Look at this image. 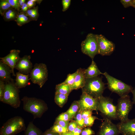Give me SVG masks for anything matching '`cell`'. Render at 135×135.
Returning <instances> with one entry per match:
<instances>
[{"instance_id":"cell-1","label":"cell","mask_w":135,"mask_h":135,"mask_svg":"<svg viewBox=\"0 0 135 135\" xmlns=\"http://www.w3.org/2000/svg\"><path fill=\"white\" fill-rule=\"evenodd\" d=\"M21 100L23 102L24 110L31 114L34 119L40 118L47 110V105L42 100L24 96Z\"/></svg>"},{"instance_id":"cell-2","label":"cell","mask_w":135,"mask_h":135,"mask_svg":"<svg viewBox=\"0 0 135 135\" xmlns=\"http://www.w3.org/2000/svg\"><path fill=\"white\" fill-rule=\"evenodd\" d=\"M105 88V84L102 82V78L98 76L86 78L82 90V92L93 98H98L102 96Z\"/></svg>"},{"instance_id":"cell-3","label":"cell","mask_w":135,"mask_h":135,"mask_svg":"<svg viewBox=\"0 0 135 135\" xmlns=\"http://www.w3.org/2000/svg\"><path fill=\"white\" fill-rule=\"evenodd\" d=\"M26 128L24 119L16 116L8 119L3 124L0 128V135H16L25 131Z\"/></svg>"},{"instance_id":"cell-4","label":"cell","mask_w":135,"mask_h":135,"mask_svg":"<svg viewBox=\"0 0 135 135\" xmlns=\"http://www.w3.org/2000/svg\"><path fill=\"white\" fill-rule=\"evenodd\" d=\"M5 89L2 102L17 108L21 103L20 89L16 85L14 80L5 82Z\"/></svg>"},{"instance_id":"cell-5","label":"cell","mask_w":135,"mask_h":135,"mask_svg":"<svg viewBox=\"0 0 135 135\" xmlns=\"http://www.w3.org/2000/svg\"><path fill=\"white\" fill-rule=\"evenodd\" d=\"M107 81V86L109 90L112 92L118 94L120 97L127 95L131 92L132 87L110 75L107 72L103 73Z\"/></svg>"},{"instance_id":"cell-6","label":"cell","mask_w":135,"mask_h":135,"mask_svg":"<svg viewBox=\"0 0 135 135\" xmlns=\"http://www.w3.org/2000/svg\"><path fill=\"white\" fill-rule=\"evenodd\" d=\"M98 99V110L100 112L103 118H107L111 120H118L116 106L113 104L112 100L103 96Z\"/></svg>"},{"instance_id":"cell-7","label":"cell","mask_w":135,"mask_h":135,"mask_svg":"<svg viewBox=\"0 0 135 135\" xmlns=\"http://www.w3.org/2000/svg\"><path fill=\"white\" fill-rule=\"evenodd\" d=\"M81 46L82 53L88 56L92 60L96 55L99 54L97 34L88 33L82 42Z\"/></svg>"},{"instance_id":"cell-8","label":"cell","mask_w":135,"mask_h":135,"mask_svg":"<svg viewBox=\"0 0 135 135\" xmlns=\"http://www.w3.org/2000/svg\"><path fill=\"white\" fill-rule=\"evenodd\" d=\"M32 82L38 84L40 88L44 85L48 79V71L46 65L44 63H36L29 74Z\"/></svg>"},{"instance_id":"cell-9","label":"cell","mask_w":135,"mask_h":135,"mask_svg":"<svg viewBox=\"0 0 135 135\" xmlns=\"http://www.w3.org/2000/svg\"><path fill=\"white\" fill-rule=\"evenodd\" d=\"M133 104L128 95L120 97L118 99L116 106L117 116L118 120L120 122H125L129 119L128 114Z\"/></svg>"},{"instance_id":"cell-10","label":"cell","mask_w":135,"mask_h":135,"mask_svg":"<svg viewBox=\"0 0 135 135\" xmlns=\"http://www.w3.org/2000/svg\"><path fill=\"white\" fill-rule=\"evenodd\" d=\"M80 110L82 111L86 110H98V98H93L86 93L82 92L80 99L78 100Z\"/></svg>"},{"instance_id":"cell-11","label":"cell","mask_w":135,"mask_h":135,"mask_svg":"<svg viewBox=\"0 0 135 135\" xmlns=\"http://www.w3.org/2000/svg\"><path fill=\"white\" fill-rule=\"evenodd\" d=\"M97 36L99 54L102 56L110 55L115 50L114 44L102 34H97Z\"/></svg>"},{"instance_id":"cell-12","label":"cell","mask_w":135,"mask_h":135,"mask_svg":"<svg viewBox=\"0 0 135 135\" xmlns=\"http://www.w3.org/2000/svg\"><path fill=\"white\" fill-rule=\"evenodd\" d=\"M103 118L104 121L100 125L97 135H118L120 134L117 124L108 118Z\"/></svg>"},{"instance_id":"cell-13","label":"cell","mask_w":135,"mask_h":135,"mask_svg":"<svg viewBox=\"0 0 135 135\" xmlns=\"http://www.w3.org/2000/svg\"><path fill=\"white\" fill-rule=\"evenodd\" d=\"M20 51L13 49L11 50L10 53L5 56L0 58V61L9 66L11 68L13 76H16L14 69L16 65L20 58L19 56Z\"/></svg>"},{"instance_id":"cell-14","label":"cell","mask_w":135,"mask_h":135,"mask_svg":"<svg viewBox=\"0 0 135 135\" xmlns=\"http://www.w3.org/2000/svg\"><path fill=\"white\" fill-rule=\"evenodd\" d=\"M30 55H26L20 58L16 65L14 68L23 74L27 75L30 73L32 69V64L30 59Z\"/></svg>"},{"instance_id":"cell-15","label":"cell","mask_w":135,"mask_h":135,"mask_svg":"<svg viewBox=\"0 0 135 135\" xmlns=\"http://www.w3.org/2000/svg\"><path fill=\"white\" fill-rule=\"evenodd\" d=\"M117 125L120 134L122 135H135V118L120 122Z\"/></svg>"},{"instance_id":"cell-16","label":"cell","mask_w":135,"mask_h":135,"mask_svg":"<svg viewBox=\"0 0 135 135\" xmlns=\"http://www.w3.org/2000/svg\"><path fill=\"white\" fill-rule=\"evenodd\" d=\"M85 69L80 68L76 70L74 82L71 87L72 90L82 88L84 86L86 81L84 76Z\"/></svg>"},{"instance_id":"cell-17","label":"cell","mask_w":135,"mask_h":135,"mask_svg":"<svg viewBox=\"0 0 135 135\" xmlns=\"http://www.w3.org/2000/svg\"><path fill=\"white\" fill-rule=\"evenodd\" d=\"M11 68L8 65L0 61V80L5 82L14 80L12 78Z\"/></svg>"},{"instance_id":"cell-18","label":"cell","mask_w":135,"mask_h":135,"mask_svg":"<svg viewBox=\"0 0 135 135\" xmlns=\"http://www.w3.org/2000/svg\"><path fill=\"white\" fill-rule=\"evenodd\" d=\"M103 73L100 72L98 69L96 63L93 60L88 68L85 69L84 76L86 78H92L98 76Z\"/></svg>"},{"instance_id":"cell-19","label":"cell","mask_w":135,"mask_h":135,"mask_svg":"<svg viewBox=\"0 0 135 135\" xmlns=\"http://www.w3.org/2000/svg\"><path fill=\"white\" fill-rule=\"evenodd\" d=\"M29 74L26 75L18 72L16 74L15 83L16 86L20 89L25 87L30 84L29 78Z\"/></svg>"},{"instance_id":"cell-20","label":"cell","mask_w":135,"mask_h":135,"mask_svg":"<svg viewBox=\"0 0 135 135\" xmlns=\"http://www.w3.org/2000/svg\"><path fill=\"white\" fill-rule=\"evenodd\" d=\"M41 130L33 124L32 122H29L24 132L25 135H42Z\"/></svg>"},{"instance_id":"cell-21","label":"cell","mask_w":135,"mask_h":135,"mask_svg":"<svg viewBox=\"0 0 135 135\" xmlns=\"http://www.w3.org/2000/svg\"><path fill=\"white\" fill-rule=\"evenodd\" d=\"M20 11L13 8L6 11L3 16L4 20L6 21L12 20L15 21Z\"/></svg>"},{"instance_id":"cell-22","label":"cell","mask_w":135,"mask_h":135,"mask_svg":"<svg viewBox=\"0 0 135 135\" xmlns=\"http://www.w3.org/2000/svg\"><path fill=\"white\" fill-rule=\"evenodd\" d=\"M72 91L70 86L62 82L56 86L55 93H60L68 96Z\"/></svg>"},{"instance_id":"cell-23","label":"cell","mask_w":135,"mask_h":135,"mask_svg":"<svg viewBox=\"0 0 135 135\" xmlns=\"http://www.w3.org/2000/svg\"><path fill=\"white\" fill-rule=\"evenodd\" d=\"M68 96L60 93H55L54 101L56 104L62 108L67 102Z\"/></svg>"},{"instance_id":"cell-24","label":"cell","mask_w":135,"mask_h":135,"mask_svg":"<svg viewBox=\"0 0 135 135\" xmlns=\"http://www.w3.org/2000/svg\"><path fill=\"white\" fill-rule=\"evenodd\" d=\"M15 21L18 26H21L29 22L31 20L25 13L20 12L18 13Z\"/></svg>"},{"instance_id":"cell-25","label":"cell","mask_w":135,"mask_h":135,"mask_svg":"<svg viewBox=\"0 0 135 135\" xmlns=\"http://www.w3.org/2000/svg\"><path fill=\"white\" fill-rule=\"evenodd\" d=\"M80 110V106L78 101H74L66 111L73 120Z\"/></svg>"},{"instance_id":"cell-26","label":"cell","mask_w":135,"mask_h":135,"mask_svg":"<svg viewBox=\"0 0 135 135\" xmlns=\"http://www.w3.org/2000/svg\"><path fill=\"white\" fill-rule=\"evenodd\" d=\"M25 13L29 18L31 21L37 20L39 16L38 6L29 8Z\"/></svg>"},{"instance_id":"cell-27","label":"cell","mask_w":135,"mask_h":135,"mask_svg":"<svg viewBox=\"0 0 135 135\" xmlns=\"http://www.w3.org/2000/svg\"><path fill=\"white\" fill-rule=\"evenodd\" d=\"M12 8L7 0H0V13L3 16L5 12Z\"/></svg>"},{"instance_id":"cell-28","label":"cell","mask_w":135,"mask_h":135,"mask_svg":"<svg viewBox=\"0 0 135 135\" xmlns=\"http://www.w3.org/2000/svg\"><path fill=\"white\" fill-rule=\"evenodd\" d=\"M50 129L52 132L58 134L60 135L67 132V130L59 124L55 123Z\"/></svg>"},{"instance_id":"cell-29","label":"cell","mask_w":135,"mask_h":135,"mask_svg":"<svg viewBox=\"0 0 135 135\" xmlns=\"http://www.w3.org/2000/svg\"><path fill=\"white\" fill-rule=\"evenodd\" d=\"M97 119H98L97 117L92 115L87 117L84 120V127L92 126L95 120Z\"/></svg>"},{"instance_id":"cell-30","label":"cell","mask_w":135,"mask_h":135,"mask_svg":"<svg viewBox=\"0 0 135 135\" xmlns=\"http://www.w3.org/2000/svg\"><path fill=\"white\" fill-rule=\"evenodd\" d=\"M76 73V71L72 74H68L67 75L66 78L62 83L70 86L71 87L74 83Z\"/></svg>"},{"instance_id":"cell-31","label":"cell","mask_w":135,"mask_h":135,"mask_svg":"<svg viewBox=\"0 0 135 135\" xmlns=\"http://www.w3.org/2000/svg\"><path fill=\"white\" fill-rule=\"evenodd\" d=\"M82 111L79 110L74 118L78 126L84 128V120L82 116Z\"/></svg>"},{"instance_id":"cell-32","label":"cell","mask_w":135,"mask_h":135,"mask_svg":"<svg viewBox=\"0 0 135 135\" xmlns=\"http://www.w3.org/2000/svg\"><path fill=\"white\" fill-rule=\"evenodd\" d=\"M72 120L69 114L66 112L60 114L56 118L55 120H62L69 121Z\"/></svg>"},{"instance_id":"cell-33","label":"cell","mask_w":135,"mask_h":135,"mask_svg":"<svg viewBox=\"0 0 135 135\" xmlns=\"http://www.w3.org/2000/svg\"><path fill=\"white\" fill-rule=\"evenodd\" d=\"M12 7L20 12L21 8L19 3V0H7Z\"/></svg>"},{"instance_id":"cell-34","label":"cell","mask_w":135,"mask_h":135,"mask_svg":"<svg viewBox=\"0 0 135 135\" xmlns=\"http://www.w3.org/2000/svg\"><path fill=\"white\" fill-rule=\"evenodd\" d=\"M5 89V82L0 80V101L2 102Z\"/></svg>"},{"instance_id":"cell-35","label":"cell","mask_w":135,"mask_h":135,"mask_svg":"<svg viewBox=\"0 0 135 135\" xmlns=\"http://www.w3.org/2000/svg\"><path fill=\"white\" fill-rule=\"evenodd\" d=\"M78 126L74 120H72L69 123L68 128L67 132H72Z\"/></svg>"},{"instance_id":"cell-36","label":"cell","mask_w":135,"mask_h":135,"mask_svg":"<svg viewBox=\"0 0 135 135\" xmlns=\"http://www.w3.org/2000/svg\"><path fill=\"white\" fill-rule=\"evenodd\" d=\"M69 122V121L58 120H55L54 123L59 124L67 131L68 128Z\"/></svg>"},{"instance_id":"cell-37","label":"cell","mask_w":135,"mask_h":135,"mask_svg":"<svg viewBox=\"0 0 135 135\" xmlns=\"http://www.w3.org/2000/svg\"><path fill=\"white\" fill-rule=\"evenodd\" d=\"M95 134L94 132L90 127L83 129L80 135H93Z\"/></svg>"},{"instance_id":"cell-38","label":"cell","mask_w":135,"mask_h":135,"mask_svg":"<svg viewBox=\"0 0 135 135\" xmlns=\"http://www.w3.org/2000/svg\"><path fill=\"white\" fill-rule=\"evenodd\" d=\"M71 2L70 0H62L63 12L66 11L69 8L70 4Z\"/></svg>"},{"instance_id":"cell-39","label":"cell","mask_w":135,"mask_h":135,"mask_svg":"<svg viewBox=\"0 0 135 135\" xmlns=\"http://www.w3.org/2000/svg\"><path fill=\"white\" fill-rule=\"evenodd\" d=\"M133 0H120V2L124 7L126 8L132 6Z\"/></svg>"},{"instance_id":"cell-40","label":"cell","mask_w":135,"mask_h":135,"mask_svg":"<svg viewBox=\"0 0 135 135\" xmlns=\"http://www.w3.org/2000/svg\"><path fill=\"white\" fill-rule=\"evenodd\" d=\"M92 111L93 110H90L82 111V115L83 119L84 120L87 117L92 115Z\"/></svg>"},{"instance_id":"cell-41","label":"cell","mask_w":135,"mask_h":135,"mask_svg":"<svg viewBox=\"0 0 135 135\" xmlns=\"http://www.w3.org/2000/svg\"><path fill=\"white\" fill-rule=\"evenodd\" d=\"M83 128L78 126L72 133L74 135H80Z\"/></svg>"},{"instance_id":"cell-42","label":"cell","mask_w":135,"mask_h":135,"mask_svg":"<svg viewBox=\"0 0 135 135\" xmlns=\"http://www.w3.org/2000/svg\"><path fill=\"white\" fill-rule=\"evenodd\" d=\"M42 135H60L54 132L51 131L50 129L46 130L42 133Z\"/></svg>"},{"instance_id":"cell-43","label":"cell","mask_w":135,"mask_h":135,"mask_svg":"<svg viewBox=\"0 0 135 135\" xmlns=\"http://www.w3.org/2000/svg\"><path fill=\"white\" fill-rule=\"evenodd\" d=\"M36 2L32 0H29L27 1L26 4L29 8H32L35 7Z\"/></svg>"},{"instance_id":"cell-44","label":"cell","mask_w":135,"mask_h":135,"mask_svg":"<svg viewBox=\"0 0 135 135\" xmlns=\"http://www.w3.org/2000/svg\"><path fill=\"white\" fill-rule=\"evenodd\" d=\"M28 9L26 3H25L21 8L20 12L26 13Z\"/></svg>"},{"instance_id":"cell-45","label":"cell","mask_w":135,"mask_h":135,"mask_svg":"<svg viewBox=\"0 0 135 135\" xmlns=\"http://www.w3.org/2000/svg\"><path fill=\"white\" fill-rule=\"evenodd\" d=\"M131 92L133 95L132 102L135 105V88L132 90Z\"/></svg>"},{"instance_id":"cell-46","label":"cell","mask_w":135,"mask_h":135,"mask_svg":"<svg viewBox=\"0 0 135 135\" xmlns=\"http://www.w3.org/2000/svg\"><path fill=\"white\" fill-rule=\"evenodd\" d=\"M26 1L25 0H19V3L21 8L25 3Z\"/></svg>"},{"instance_id":"cell-47","label":"cell","mask_w":135,"mask_h":135,"mask_svg":"<svg viewBox=\"0 0 135 135\" xmlns=\"http://www.w3.org/2000/svg\"><path fill=\"white\" fill-rule=\"evenodd\" d=\"M60 135H74L72 132H67Z\"/></svg>"},{"instance_id":"cell-48","label":"cell","mask_w":135,"mask_h":135,"mask_svg":"<svg viewBox=\"0 0 135 135\" xmlns=\"http://www.w3.org/2000/svg\"><path fill=\"white\" fill-rule=\"evenodd\" d=\"M132 7L135 8V5H134Z\"/></svg>"}]
</instances>
